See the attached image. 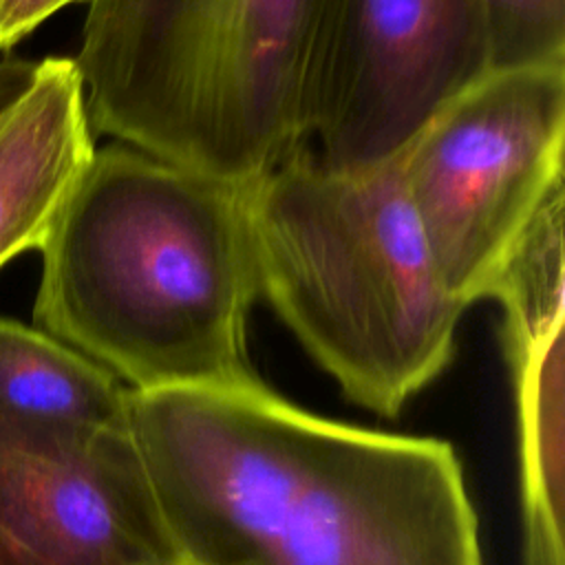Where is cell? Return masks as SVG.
Instances as JSON below:
<instances>
[{"label":"cell","instance_id":"obj_8","mask_svg":"<svg viewBox=\"0 0 565 565\" xmlns=\"http://www.w3.org/2000/svg\"><path fill=\"white\" fill-rule=\"evenodd\" d=\"M95 150L73 57L35 62L0 108V269L42 249Z\"/></svg>","mask_w":565,"mask_h":565},{"label":"cell","instance_id":"obj_1","mask_svg":"<svg viewBox=\"0 0 565 565\" xmlns=\"http://www.w3.org/2000/svg\"><path fill=\"white\" fill-rule=\"evenodd\" d=\"M179 565H483L455 448L311 415L260 380L128 393Z\"/></svg>","mask_w":565,"mask_h":565},{"label":"cell","instance_id":"obj_3","mask_svg":"<svg viewBox=\"0 0 565 565\" xmlns=\"http://www.w3.org/2000/svg\"><path fill=\"white\" fill-rule=\"evenodd\" d=\"M247 218L258 296L351 402L395 417L446 371L468 307L437 274L397 154L335 168L302 148L247 188Z\"/></svg>","mask_w":565,"mask_h":565},{"label":"cell","instance_id":"obj_11","mask_svg":"<svg viewBox=\"0 0 565 565\" xmlns=\"http://www.w3.org/2000/svg\"><path fill=\"white\" fill-rule=\"evenodd\" d=\"M490 71L565 62V0H481Z\"/></svg>","mask_w":565,"mask_h":565},{"label":"cell","instance_id":"obj_2","mask_svg":"<svg viewBox=\"0 0 565 565\" xmlns=\"http://www.w3.org/2000/svg\"><path fill=\"white\" fill-rule=\"evenodd\" d=\"M249 185L119 141L95 150L40 249L35 327L139 393L258 380Z\"/></svg>","mask_w":565,"mask_h":565},{"label":"cell","instance_id":"obj_13","mask_svg":"<svg viewBox=\"0 0 565 565\" xmlns=\"http://www.w3.org/2000/svg\"><path fill=\"white\" fill-rule=\"evenodd\" d=\"M35 62H26L20 57H2L0 60V108L9 104L29 82Z\"/></svg>","mask_w":565,"mask_h":565},{"label":"cell","instance_id":"obj_10","mask_svg":"<svg viewBox=\"0 0 565 565\" xmlns=\"http://www.w3.org/2000/svg\"><path fill=\"white\" fill-rule=\"evenodd\" d=\"M128 393L108 369L38 327L0 318V404L40 419L124 426Z\"/></svg>","mask_w":565,"mask_h":565},{"label":"cell","instance_id":"obj_5","mask_svg":"<svg viewBox=\"0 0 565 565\" xmlns=\"http://www.w3.org/2000/svg\"><path fill=\"white\" fill-rule=\"evenodd\" d=\"M565 62L488 71L397 152L408 203L444 287L466 307L492 285L563 188Z\"/></svg>","mask_w":565,"mask_h":565},{"label":"cell","instance_id":"obj_12","mask_svg":"<svg viewBox=\"0 0 565 565\" xmlns=\"http://www.w3.org/2000/svg\"><path fill=\"white\" fill-rule=\"evenodd\" d=\"M88 0H0V51H9L55 11Z\"/></svg>","mask_w":565,"mask_h":565},{"label":"cell","instance_id":"obj_6","mask_svg":"<svg viewBox=\"0 0 565 565\" xmlns=\"http://www.w3.org/2000/svg\"><path fill=\"white\" fill-rule=\"evenodd\" d=\"M488 71L481 0H313L307 141L335 168L380 163Z\"/></svg>","mask_w":565,"mask_h":565},{"label":"cell","instance_id":"obj_9","mask_svg":"<svg viewBox=\"0 0 565 565\" xmlns=\"http://www.w3.org/2000/svg\"><path fill=\"white\" fill-rule=\"evenodd\" d=\"M516 386L525 565H563V322L503 327Z\"/></svg>","mask_w":565,"mask_h":565},{"label":"cell","instance_id":"obj_4","mask_svg":"<svg viewBox=\"0 0 565 565\" xmlns=\"http://www.w3.org/2000/svg\"><path fill=\"white\" fill-rule=\"evenodd\" d=\"M313 0H88L73 57L93 132L249 185L307 148Z\"/></svg>","mask_w":565,"mask_h":565},{"label":"cell","instance_id":"obj_7","mask_svg":"<svg viewBox=\"0 0 565 565\" xmlns=\"http://www.w3.org/2000/svg\"><path fill=\"white\" fill-rule=\"evenodd\" d=\"M0 565H179L128 424L0 404Z\"/></svg>","mask_w":565,"mask_h":565}]
</instances>
